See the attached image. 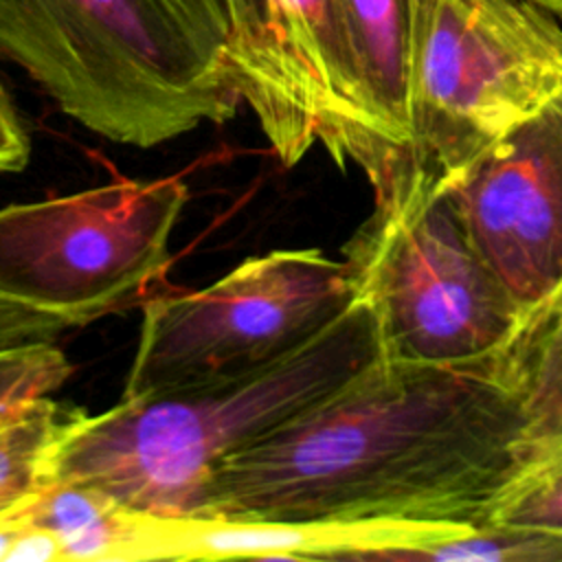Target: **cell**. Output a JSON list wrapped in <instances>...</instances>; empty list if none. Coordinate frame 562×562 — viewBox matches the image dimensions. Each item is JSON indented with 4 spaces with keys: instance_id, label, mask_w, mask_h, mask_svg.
<instances>
[{
    "instance_id": "obj_9",
    "label": "cell",
    "mask_w": 562,
    "mask_h": 562,
    "mask_svg": "<svg viewBox=\"0 0 562 562\" xmlns=\"http://www.w3.org/2000/svg\"><path fill=\"white\" fill-rule=\"evenodd\" d=\"M446 182L522 310L542 301L562 279V97Z\"/></svg>"
},
{
    "instance_id": "obj_12",
    "label": "cell",
    "mask_w": 562,
    "mask_h": 562,
    "mask_svg": "<svg viewBox=\"0 0 562 562\" xmlns=\"http://www.w3.org/2000/svg\"><path fill=\"white\" fill-rule=\"evenodd\" d=\"M0 518L53 533L61 560H130L138 529V516L79 483H46Z\"/></svg>"
},
{
    "instance_id": "obj_16",
    "label": "cell",
    "mask_w": 562,
    "mask_h": 562,
    "mask_svg": "<svg viewBox=\"0 0 562 562\" xmlns=\"http://www.w3.org/2000/svg\"><path fill=\"white\" fill-rule=\"evenodd\" d=\"M485 522L562 533V452L525 470L492 505Z\"/></svg>"
},
{
    "instance_id": "obj_17",
    "label": "cell",
    "mask_w": 562,
    "mask_h": 562,
    "mask_svg": "<svg viewBox=\"0 0 562 562\" xmlns=\"http://www.w3.org/2000/svg\"><path fill=\"white\" fill-rule=\"evenodd\" d=\"M70 323L57 314L0 294V351L33 342H57Z\"/></svg>"
},
{
    "instance_id": "obj_3",
    "label": "cell",
    "mask_w": 562,
    "mask_h": 562,
    "mask_svg": "<svg viewBox=\"0 0 562 562\" xmlns=\"http://www.w3.org/2000/svg\"><path fill=\"white\" fill-rule=\"evenodd\" d=\"M222 0H0V55L86 130L154 147L241 103Z\"/></svg>"
},
{
    "instance_id": "obj_5",
    "label": "cell",
    "mask_w": 562,
    "mask_h": 562,
    "mask_svg": "<svg viewBox=\"0 0 562 562\" xmlns=\"http://www.w3.org/2000/svg\"><path fill=\"white\" fill-rule=\"evenodd\" d=\"M562 97L560 18L533 0H426L411 160L452 180Z\"/></svg>"
},
{
    "instance_id": "obj_11",
    "label": "cell",
    "mask_w": 562,
    "mask_h": 562,
    "mask_svg": "<svg viewBox=\"0 0 562 562\" xmlns=\"http://www.w3.org/2000/svg\"><path fill=\"white\" fill-rule=\"evenodd\" d=\"M531 417L533 465L562 452V279L529 307L494 356ZM527 468V470H529Z\"/></svg>"
},
{
    "instance_id": "obj_20",
    "label": "cell",
    "mask_w": 562,
    "mask_h": 562,
    "mask_svg": "<svg viewBox=\"0 0 562 562\" xmlns=\"http://www.w3.org/2000/svg\"><path fill=\"white\" fill-rule=\"evenodd\" d=\"M533 2L549 9L551 13H555L562 20V0H533Z\"/></svg>"
},
{
    "instance_id": "obj_8",
    "label": "cell",
    "mask_w": 562,
    "mask_h": 562,
    "mask_svg": "<svg viewBox=\"0 0 562 562\" xmlns=\"http://www.w3.org/2000/svg\"><path fill=\"white\" fill-rule=\"evenodd\" d=\"M228 66L241 103L283 167L323 145L356 165L371 189L384 160L369 130L356 53L340 0H222Z\"/></svg>"
},
{
    "instance_id": "obj_10",
    "label": "cell",
    "mask_w": 562,
    "mask_h": 562,
    "mask_svg": "<svg viewBox=\"0 0 562 562\" xmlns=\"http://www.w3.org/2000/svg\"><path fill=\"white\" fill-rule=\"evenodd\" d=\"M426 0H340L369 130L389 178L411 160V94ZM373 189V191H375Z\"/></svg>"
},
{
    "instance_id": "obj_14",
    "label": "cell",
    "mask_w": 562,
    "mask_h": 562,
    "mask_svg": "<svg viewBox=\"0 0 562 562\" xmlns=\"http://www.w3.org/2000/svg\"><path fill=\"white\" fill-rule=\"evenodd\" d=\"M61 419L57 404L40 397L0 424V516L44 485L46 457Z\"/></svg>"
},
{
    "instance_id": "obj_13",
    "label": "cell",
    "mask_w": 562,
    "mask_h": 562,
    "mask_svg": "<svg viewBox=\"0 0 562 562\" xmlns=\"http://www.w3.org/2000/svg\"><path fill=\"white\" fill-rule=\"evenodd\" d=\"M391 562H562V533L485 522L452 538L400 549Z\"/></svg>"
},
{
    "instance_id": "obj_18",
    "label": "cell",
    "mask_w": 562,
    "mask_h": 562,
    "mask_svg": "<svg viewBox=\"0 0 562 562\" xmlns=\"http://www.w3.org/2000/svg\"><path fill=\"white\" fill-rule=\"evenodd\" d=\"M31 156V140L22 119L0 79V173L20 171Z\"/></svg>"
},
{
    "instance_id": "obj_2",
    "label": "cell",
    "mask_w": 562,
    "mask_h": 562,
    "mask_svg": "<svg viewBox=\"0 0 562 562\" xmlns=\"http://www.w3.org/2000/svg\"><path fill=\"white\" fill-rule=\"evenodd\" d=\"M382 356L360 299L288 356L248 373L149 397H121L97 415L64 417L46 483H79L123 512L187 518L202 483L237 450L312 406Z\"/></svg>"
},
{
    "instance_id": "obj_1",
    "label": "cell",
    "mask_w": 562,
    "mask_h": 562,
    "mask_svg": "<svg viewBox=\"0 0 562 562\" xmlns=\"http://www.w3.org/2000/svg\"><path fill=\"white\" fill-rule=\"evenodd\" d=\"M531 463V417L494 356L474 364L380 356L226 457L187 518L483 525Z\"/></svg>"
},
{
    "instance_id": "obj_6",
    "label": "cell",
    "mask_w": 562,
    "mask_h": 562,
    "mask_svg": "<svg viewBox=\"0 0 562 562\" xmlns=\"http://www.w3.org/2000/svg\"><path fill=\"white\" fill-rule=\"evenodd\" d=\"M356 299L345 261L321 248L248 257L215 283L143 303L121 397L248 373L305 345Z\"/></svg>"
},
{
    "instance_id": "obj_19",
    "label": "cell",
    "mask_w": 562,
    "mask_h": 562,
    "mask_svg": "<svg viewBox=\"0 0 562 562\" xmlns=\"http://www.w3.org/2000/svg\"><path fill=\"white\" fill-rule=\"evenodd\" d=\"M9 560H26V562H48V560H61V544L59 540L42 529H24L15 544L11 547Z\"/></svg>"
},
{
    "instance_id": "obj_4",
    "label": "cell",
    "mask_w": 562,
    "mask_h": 562,
    "mask_svg": "<svg viewBox=\"0 0 562 562\" xmlns=\"http://www.w3.org/2000/svg\"><path fill=\"white\" fill-rule=\"evenodd\" d=\"M373 202L342 261L375 318L382 356L419 364L496 356L525 310L476 246L450 184L411 160Z\"/></svg>"
},
{
    "instance_id": "obj_7",
    "label": "cell",
    "mask_w": 562,
    "mask_h": 562,
    "mask_svg": "<svg viewBox=\"0 0 562 562\" xmlns=\"http://www.w3.org/2000/svg\"><path fill=\"white\" fill-rule=\"evenodd\" d=\"M187 198V184L171 176L0 209V294L70 327L130 305L169 270Z\"/></svg>"
},
{
    "instance_id": "obj_15",
    "label": "cell",
    "mask_w": 562,
    "mask_h": 562,
    "mask_svg": "<svg viewBox=\"0 0 562 562\" xmlns=\"http://www.w3.org/2000/svg\"><path fill=\"white\" fill-rule=\"evenodd\" d=\"M72 364L57 342H33L0 351V424L40 397H50Z\"/></svg>"
}]
</instances>
